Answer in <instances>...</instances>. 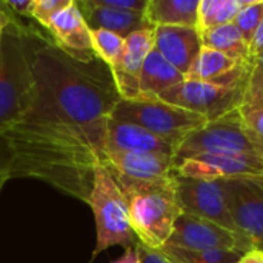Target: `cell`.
<instances>
[{"label": "cell", "mask_w": 263, "mask_h": 263, "mask_svg": "<svg viewBox=\"0 0 263 263\" xmlns=\"http://www.w3.org/2000/svg\"><path fill=\"white\" fill-rule=\"evenodd\" d=\"M46 31L52 35V42L69 54H94L91 29L86 25L76 0H69L63 9L54 14Z\"/></svg>", "instance_id": "obj_14"}, {"label": "cell", "mask_w": 263, "mask_h": 263, "mask_svg": "<svg viewBox=\"0 0 263 263\" xmlns=\"http://www.w3.org/2000/svg\"><path fill=\"white\" fill-rule=\"evenodd\" d=\"M160 250L168 256V259H170L173 263H200V262H197V260L190 259V257H188V256H186L180 248H177V247L165 245V247H162Z\"/></svg>", "instance_id": "obj_32"}, {"label": "cell", "mask_w": 263, "mask_h": 263, "mask_svg": "<svg viewBox=\"0 0 263 263\" xmlns=\"http://www.w3.org/2000/svg\"><path fill=\"white\" fill-rule=\"evenodd\" d=\"M86 203L91 206L96 219L97 242L92 259L116 245L125 248L137 245V237L129 222L128 202L105 165L99 166L94 173Z\"/></svg>", "instance_id": "obj_6"}, {"label": "cell", "mask_w": 263, "mask_h": 263, "mask_svg": "<svg viewBox=\"0 0 263 263\" xmlns=\"http://www.w3.org/2000/svg\"><path fill=\"white\" fill-rule=\"evenodd\" d=\"M109 171L139 180L166 179L174 174V156L156 153H131V151H108L105 165Z\"/></svg>", "instance_id": "obj_15"}, {"label": "cell", "mask_w": 263, "mask_h": 263, "mask_svg": "<svg viewBox=\"0 0 263 263\" xmlns=\"http://www.w3.org/2000/svg\"><path fill=\"white\" fill-rule=\"evenodd\" d=\"M260 108H263V52L253 57L251 72L239 111L248 112Z\"/></svg>", "instance_id": "obj_24"}, {"label": "cell", "mask_w": 263, "mask_h": 263, "mask_svg": "<svg viewBox=\"0 0 263 263\" xmlns=\"http://www.w3.org/2000/svg\"><path fill=\"white\" fill-rule=\"evenodd\" d=\"M109 173L128 202L129 222L137 242L151 250L165 247L182 214L176 197V174L166 179L139 180Z\"/></svg>", "instance_id": "obj_2"}, {"label": "cell", "mask_w": 263, "mask_h": 263, "mask_svg": "<svg viewBox=\"0 0 263 263\" xmlns=\"http://www.w3.org/2000/svg\"><path fill=\"white\" fill-rule=\"evenodd\" d=\"M263 20V0H253L247 2L245 6L240 9V12L234 18V25L242 32L243 39L251 45L253 35Z\"/></svg>", "instance_id": "obj_25"}, {"label": "cell", "mask_w": 263, "mask_h": 263, "mask_svg": "<svg viewBox=\"0 0 263 263\" xmlns=\"http://www.w3.org/2000/svg\"><path fill=\"white\" fill-rule=\"evenodd\" d=\"M202 37L196 28L188 26H156L154 49L162 54L183 76L191 69L202 49Z\"/></svg>", "instance_id": "obj_13"}, {"label": "cell", "mask_w": 263, "mask_h": 263, "mask_svg": "<svg viewBox=\"0 0 263 263\" xmlns=\"http://www.w3.org/2000/svg\"><path fill=\"white\" fill-rule=\"evenodd\" d=\"M29 26L11 15L0 46V136H5L28 111L34 96L32 48Z\"/></svg>", "instance_id": "obj_3"}, {"label": "cell", "mask_w": 263, "mask_h": 263, "mask_svg": "<svg viewBox=\"0 0 263 263\" xmlns=\"http://www.w3.org/2000/svg\"><path fill=\"white\" fill-rule=\"evenodd\" d=\"M245 0H200L197 9V31H203L233 23L245 6Z\"/></svg>", "instance_id": "obj_22"}, {"label": "cell", "mask_w": 263, "mask_h": 263, "mask_svg": "<svg viewBox=\"0 0 263 263\" xmlns=\"http://www.w3.org/2000/svg\"><path fill=\"white\" fill-rule=\"evenodd\" d=\"M185 76L176 69L162 54L153 49L142 68L139 79L140 97H159L162 92L182 83Z\"/></svg>", "instance_id": "obj_18"}, {"label": "cell", "mask_w": 263, "mask_h": 263, "mask_svg": "<svg viewBox=\"0 0 263 263\" xmlns=\"http://www.w3.org/2000/svg\"><path fill=\"white\" fill-rule=\"evenodd\" d=\"M176 197L182 213L210 220L230 231L239 233L230 214L228 199L222 180H199L176 174Z\"/></svg>", "instance_id": "obj_8"}, {"label": "cell", "mask_w": 263, "mask_h": 263, "mask_svg": "<svg viewBox=\"0 0 263 263\" xmlns=\"http://www.w3.org/2000/svg\"><path fill=\"white\" fill-rule=\"evenodd\" d=\"M68 2L69 0H32L31 18L46 29L54 14L63 9Z\"/></svg>", "instance_id": "obj_26"}, {"label": "cell", "mask_w": 263, "mask_h": 263, "mask_svg": "<svg viewBox=\"0 0 263 263\" xmlns=\"http://www.w3.org/2000/svg\"><path fill=\"white\" fill-rule=\"evenodd\" d=\"M245 125L251 129V133L263 143V108L248 111V112H240Z\"/></svg>", "instance_id": "obj_29"}, {"label": "cell", "mask_w": 263, "mask_h": 263, "mask_svg": "<svg viewBox=\"0 0 263 263\" xmlns=\"http://www.w3.org/2000/svg\"><path fill=\"white\" fill-rule=\"evenodd\" d=\"M99 2L114 9L139 12V14H145L146 5H148V0H99Z\"/></svg>", "instance_id": "obj_28"}, {"label": "cell", "mask_w": 263, "mask_h": 263, "mask_svg": "<svg viewBox=\"0 0 263 263\" xmlns=\"http://www.w3.org/2000/svg\"><path fill=\"white\" fill-rule=\"evenodd\" d=\"M108 151L156 153L176 159L177 148L142 126L111 119L108 123Z\"/></svg>", "instance_id": "obj_17"}, {"label": "cell", "mask_w": 263, "mask_h": 263, "mask_svg": "<svg viewBox=\"0 0 263 263\" xmlns=\"http://www.w3.org/2000/svg\"><path fill=\"white\" fill-rule=\"evenodd\" d=\"M76 2L89 29L111 31L125 39L139 29L153 28L146 22L145 14L114 9L102 5L99 0H76Z\"/></svg>", "instance_id": "obj_16"}, {"label": "cell", "mask_w": 263, "mask_h": 263, "mask_svg": "<svg viewBox=\"0 0 263 263\" xmlns=\"http://www.w3.org/2000/svg\"><path fill=\"white\" fill-rule=\"evenodd\" d=\"M166 245L182 250H231L243 254L253 251L251 242L239 233L230 231L210 220L182 213L174 223V230Z\"/></svg>", "instance_id": "obj_9"}, {"label": "cell", "mask_w": 263, "mask_h": 263, "mask_svg": "<svg viewBox=\"0 0 263 263\" xmlns=\"http://www.w3.org/2000/svg\"><path fill=\"white\" fill-rule=\"evenodd\" d=\"M200 37H202L203 46L223 52L228 57L240 63H248L253 60L251 45L243 39L242 32L237 29L234 23H227V25L203 31Z\"/></svg>", "instance_id": "obj_20"}, {"label": "cell", "mask_w": 263, "mask_h": 263, "mask_svg": "<svg viewBox=\"0 0 263 263\" xmlns=\"http://www.w3.org/2000/svg\"><path fill=\"white\" fill-rule=\"evenodd\" d=\"M136 247H137V251H139L140 263H173L162 250H151L148 247H143L139 242H137Z\"/></svg>", "instance_id": "obj_31"}, {"label": "cell", "mask_w": 263, "mask_h": 263, "mask_svg": "<svg viewBox=\"0 0 263 263\" xmlns=\"http://www.w3.org/2000/svg\"><path fill=\"white\" fill-rule=\"evenodd\" d=\"M199 154L254 156L263 159V143L245 125L236 109L188 136L176 151V163Z\"/></svg>", "instance_id": "obj_7"}, {"label": "cell", "mask_w": 263, "mask_h": 263, "mask_svg": "<svg viewBox=\"0 0 263 263\" xmlns=\"http://www.w3.org/2000/svg\"><path fill=\"white\" fill-rule=\"evenodd\" d=\"M174 173L199 180L263 179V159L254 156L199 154L176 163Z\"/></svg>", "instance_id": "obj_11"}, {"label": "cell", "mask_w": 263, "mask_h": 263, "mask_svg": "<svg viewBox=\"0 0 263 263\" xmlns=\"http://www.w3.org/2000/svg\"><path fill=\"white\" fill-rule=\"evenodd\" d=\"M200 0H148L145 18L156 26H188L197 29Z\"/></svg>", "instance_id": "obj_19"}, {"label": "cell", "mask_w": 263, "mask_h": 263, "mask_svg": "<svg viewBox=\"0 0 263 263\" xmlns=\"http://www.w3.org/2000/svg\"><path fill=\"white\" fill-rule=\"evenodd\" d=\"M111 119L142 126L176 148L208 123L203 116L170 105L157 97L120 99L111 112Z\"/></svg>", "instance_id": "obj_5"}, {"label": "cell", "mask_w": 263, "mask_h": 263, "mask_svg": "<svg viewBox=\"0 0 263 263\" xmlns=\"http://www.w3.org/2000/svg\"><path fill=\"white\" fill-rule=\"evenodd\" d=\"M2 5L6 8V11L12 17H26L31 18V11H32V0H3Z\"/></svg>", "instance_id": "obj_30"}, {"label": "cell", "mask_w": 263, "mask_h": 263, "mask_svg": "<svg viewBox=\"0 0 263 263\" xmlns=\"http://www.w3.org/2000/svg\"><path fill=\"white\" fill-rule=\"evenodd\" d=\"M11 23V14L6 11V8L2 5L0 2V46H2V35H3V31L5 28Z\"/></svg>", "instance_id": "obj_35"}, {"label": "cell", "mask_w": 263, "mask_h": 263, "mask_svg": "<svg viewBox=\"0 0 263 263\" xmlns=\"http://www.w3.org/2000/svg\"><path fill=\"white\" fill-rule=\"evenodd\" d=\"M34 96L5 134L11 179H37L86 203L94 173L108 162V123L122 99L111 69L74 55L29 26Z\"/></svg>", "instance_id": "obj_1"}, {"label": "cell", "mask_w": 263, "mask_h": 263, "mask_svg": "<svg viewBox=\"0 0 263 263\" xmlns=\"http://www.w3.org/2000/svg\"><path fill=\"white\" fill-rule=\"evenodd\" d=\"M154 49V28L139 29L125 37L123 59L119 71L112 74L122 99L140 97L139 79L148 54Z\"/></svg>", "instance_id": "obj_12"}, {"label": "cell", "mask_w": 263, "mask_h": 263, "mask_svg": "<svg viewBox=\"0 0 263 263\" xmlns=\"http://www.w3.org/2000/svg\"><path fill=\"white\" fill-rule=\"evenodd\" d=\"M230 214L240 234L263 253V179L222 180Z\"/></svg>", "instance_id": "obj_10"}, {"label": "cell", "mask_w": 263, "mask_h": 263, "mask_svg": "<svg viewBox=\"0 0 263 263\" xmlns=\"http://www.w3.org/2000/svg\"><path fill=\"white\" fill-rule=\"evenodd\" d=\"M253 60L223 80H183L162 92L157 99L203 116L208 122L217 120L240 108Z\"/></svg>", "instance_id": "obj_4"}, {"label": "cell", "mask_w": 263, "mask_h": 263, "mask_svg": "<svg viewBox=\"0 0 263 263\" xmlns=\"http://www.w3.org/2000/svg\"><path fill=\"white\" fill-rule=\"evenodd\" d=\"M237 263H263V253L253 250L247 253Z\"/></svg>", "instance_id": "obj_36"}, {"label": "cell", "mask_w": 263, "mask_h": 263, "mask_svg": "<svg viewBox=\"0 0 263 263\" xmlns=\"http://www.w3.org/2000/svg\"><path fill=\"white\" fill-rule=\"evenodd\" d=\"M92 51L94 54L111 69L114 74L119 71L123 59L125 39L105 29H91Z\"/></svg>", "instance_id": "obj_23"}, {"label": "cell", "mask_w": 263, "mask_h": 263, "mask_svg": "<svg viewBox=\"0 0 263 263\" xmlns=\"http://www.w3.org/2000/svg\"><path fill=\"white\" fill-rule=\"evenodd\" d=\"M12 171V154L5 136H0V191L6 180L11 179Z\"/></svg>", "instance_id": "obj_27"}, {"label": "cell", "mask_w": 263, "mask_h": 263, "mask_svg": "<svg viewBox=\"0 0 263 263\" xmlns=\"http://www.w3.org/2000/svg\"><path fill=\"white\" fill-rule=\"evenodd\" d=\"M263 52V20L260 22V25L257 26L254 35H253V40H251V54L253 57L254 55H259Z\"/></svg>", "instance_id": "obj_33"}, {"label": "cell", "mask_w": 263, "mask_h": 263, "mask_svg": "<svg viewBox=\"0 0 263 263\" xmlns=\"http://www.w3.org/2000/svg\"><path fill=\"white\" fill-rule=\"evenodd\" d=\"M240 62L228 57L223 52H219L216 49L202 46L199 55L196 57L191 69L185 76L186 80H202V82H211V80H223L234 74L240 68Z\"/></svg>", "instance_id": "obj_21"}, {"label": "cell", "mask_w": 263, "mask_h": 263, "mask_svg": "<svg viewBox=\"0 0 263 263\" xmlns=\"http://www.w3.org/2000/svg\"><path fill=\"white\" fill-rule=\"evenodd\" d=\"M114 263H140L139 259V251H137V247H129L125 250V254Z\"/></svg>", "instance_id": "obj_34"}]
</instances>
